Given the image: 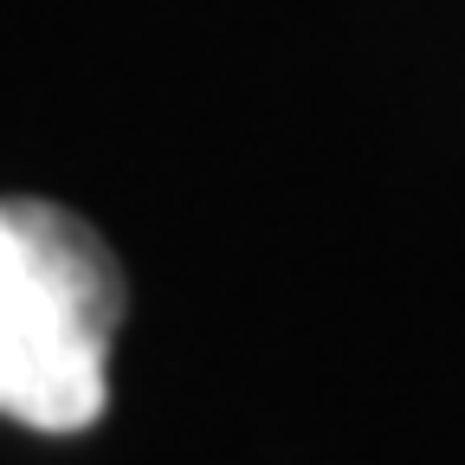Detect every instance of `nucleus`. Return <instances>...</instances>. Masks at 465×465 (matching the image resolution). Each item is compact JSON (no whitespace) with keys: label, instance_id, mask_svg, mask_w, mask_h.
<instances>
[{"label":"nucleus","instance_id":"1","mask_svg":"<svg viewBox=\"0 0 465 465\" xmlns=\"http://www.w3.org/2000/svg\"><path fill=\"white\" fill-rule=\"evenodd\" d=\"M124 272L97 232L52 207L0 213V407L33 433H84L110 401Z\"/></svg>","mask_w":465,"mask_h":465}]
</instances>
